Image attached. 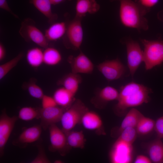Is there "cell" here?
<instances>
[{
  "label": "cell",
  "instance_id": "6da1fadb",
  "mask_svg": "<svg viewBox=\"0 0 163 163\" xmlns=\"http://www.w3.org/2000/svg\"><path fill=\"white\" fill-rule=\"evenodd\" d=\"M152 92L151 88L134 82L122 86L117 103L114 107L115 112L118 115H122L129 107L148 103L150 100L149 95Z\"/></svg>",
  "mask_w": 163,
  "mask_h": 163
},
{
  "label": "cell",
  "instance_id": "7a4b0ae2",
  "mask_svg": "<svg viewBox=\"0 0 163 163\" xmlns=\"http://www.w3.org/2000/svg\"><path fill=\"white\" fill-rule=\"evenodd\" d=\"M119 2V17L121 22L125 26L137 30H147L148 22L145 15L149 10L133 0H111Z\"/></svg>",
  "mask_w": 163,
  "mask_h": 163
},
{
  "label": "cell",
  "instance_id": "3957f363",
  "mask_svg": "<svg viewBox=\"0 0 163 163\" xmlns=\"http://www.w3.org/2000/svg\"><path fill=\"white\" fill-rule=\"evenodd\" d=\"M144 46L143 62L146 70H150L163 62V41L141 39Z\"/></svg>",
  "mask_w": 163,
  "mask_h": 163
},
{
  "label": "cell",
  "instance_id": "277c9868",
  "mask_svg": "<svg viewBox=\"0 0 163 163\" xmlns=\"http://www.w3.org/2000/svg\"><path fill=\"white\" fill-rule=\"evenodd\" d=\"M88 110L81 100L77 99L64 111L60 121L62 130L66 135L77 124L81 123L83 115Z\"/></svg>",
  "mask_w": 163,
  "mask_h": 163
},
{
  "label": "cell",
  "instance_id": "5b68a950",
  "mask_svg": "<svg viewBox=\"0 0 163 163\" xmlns=\"http://www.w3.org/2000/svg\"><path fill=\"white\" fill-rule=\"evenodd\" d=\"M19 33L26 42H32L45 49L49 46V42L44 34L37 27L35 21L30 18H25L22 22Z\"/></svg>",
  "mask_w": 163,
  "mask_h": 163
},
{
  "label": "cell",
  "instance_id": "8992f818",
  "mask_svg": "<svg viewBox=\"0 0 163 163\" xmlns=\"http://www.w3.org/2000/svg\"><path fill=\"white\" fill-rule=\"evenodd\" d=\"M82 18L75 16L71 21H67V29L62 38L65 47L73 50L80 49L83 39Z\"/></svg>",
  "mask_w": 163,
  "mask_h": 163
},
{
  "label": "cell",
  "instance_id": "52a82bcc",
  "mask_svg": "<svg viewBox=\"0 0 163 163\" xmlns=\"http://www.w3.org/2000/svg\"><path fill=\"white\" fill-rule=\"evenodd\" d=\"M97 67L109 81L121 78L124 75L126 70V67L118 58L106 60L98 65Z\"/></svg>",
  "mask_w": 163,
  "mask_h": 163
},
{
  "label": "cell",
  "instance_id": "ba28073f",
  "mask_svg": "<svg viewBox=\"0 0 163 163\" xmlns=\"http://www.w3.org/2000/svg\"><path fill=\"white\" fill-rule=\"evenodd\" d=\"M127 66L130 74L133 77L139 66L144 61L143 52L139 43L132 39L125 42Z\"/></svg>",
  "mask_w": 163,
  "mask_h": 163
},
{
  "label": "cell",
  "instance_id": "9c48e42d",
  "mask_svg": "<svg viewBox=\"0 0 163 163\" xmlns=\"http://www.w3.org/2000/svg\"><path fill=\"white\" fill-rule=\"evenodd\" d=\"M18 117L14 116L10 117L5 110L2 111L0 116V155L4 153L5 146L14 127Z\"/></svg>",
  "mask_w": 163,
  "mask_h": 163
},
{
  "label": "cell",
  "instance_id": "30bf717a",
  "mask_svg": "<svg viewBox=\"0 0 163 163\" xmlns=\"http://www.w3.org/2000/svg\"><path fill=\"white\" fill-rule=\"evenodd\" d=\"M67 61L73 73L90 74L94 70V67L93 62L81 51L76 56H69L67 58Z\"/></svg>",
  "mask_w": 163,
  "mask_h": 163
},
{
  "label": "cell",
  "instance_id": "8fae6325",
  "mask_svg": "<svg viewBox=\"0 0 163 163\" xmlns=\"http://www.w3.org/2000/svg\"><path fill=\"white\" fill-rule=\"evenodd\" d=\"M132 150V145L116 141L110 152V161L113 163L130 162Z\"/></svg>",
  "mask_w": 163,
  "mask_h": 163
},
{
  "label": "cell",
  "instance_id": "7c38bea8",
  "mask_svg": "<svg viewBox=\"0 0 163 163\" xmlns=\"http://www.w3.org/2000/svg\"><path fill=\"white\" fill-rule=\"evenodd\" d=\"M65 108L57 106L40 108V125L46 130L52 124L61 121Z\"/></svg>",
  "mask_w": 163,
  "mask_h": 163
},
{
  "label": "cell",
  "instance_id": "4fadbf2b",
  "mask_svg": "<svg viewBox=\"0 0 163 163\" xmlns=\"http://www.w3.org/2000/svg\"><path fill=\"white\" fill-rule=\"evenodd\" d=\"M48 129L50 142L49 150L58 151L61 153L68 145L66 134L56 124L51 125Z\"/></svg>",
  "mask_w": 163,
  "mask_h": 163
},
{
  "label": "cell",
  "instance_id": "5bb4252c",
  "mask_svg": "<svg viewBox=\"0 0 163 163\" xmlns=\"http://www.w3.org/2000/svg\"><path fill=\"white\" fill-rule=\"evenodd\" d=\"M42 127L40 125H34L25 129L15 141L16 145L25 146L29 143L38 140L41 136Z\"/></svg>",
  "mask_w": 163,
  "mask_h": 163
},
{
  "label": "cell",
  "instance_id": "9a60e30c",
  "mask_svg": "<svg viewBox=\"0 0 163 163\" xmlns=\"http://www.w3.org/2000/svg\"><path fill=\"white\" fill-rule=\"evenodd\" d=\"M100 5L96 0H77L75 17L83 18L86 14H94L100 9Z\"/></svg>",
  "mask_w": 163,
  "mask_h": 163
},
{
  "label": "cell",
  "instance_id": "2e32d148",
  "mask_svg": "<svg viewBox=\"0 0 163 163\" xmlns=\"http://www.w3.org/2000/svg\"><path fill=\"white\" fill-rule=\"evenodd\" d=\"M143 115L138 110L133 108L126 114L120 126L113 132V135L119 136L122 132L129 127L136 128L140 118Z\"/></svg>",
  "mask_w": 163,
  "mask_h": 163
},
{
  "label": "cell",
  "instance_id": "e0dca14e",
  "mask_svg": "<svg viewBox=\"0 0 163 163\" xmlns=\"http://www.w3.org/2000/svg\"><path fill=\"white\" fill-rule=\"evenodd\" d=\"M29 2L47 19L50 24L55 22L57 20L58 15L52 12V5L50 0H29Z\"/></svg>",
  "mask_w": 163,
  "mask_h": 163
},
{
  "label": "cell",
  "instance_id": "ac0fdd59",
  "mask_svg": "<svg viewBox=\"0 0 163 163\" xmlns=\"http://www.w3.org/2000/svg\"><path fill=\"white\" fill-rule=\"evenodd\" d=\"M67 21L55 22L45 31L44 35L49 42L54 41L62 38L67 29Z\"/></svg>",
  "mask_w": 163,
  "mask_h": 163
},
{
  "label": "cell",
  "instance_id": "d6986e66",
  "mask_svg": "<svg viewBox=\"0 0 163 163\" xmlns=\"http://www.w3.org/2000/svg\"><path fill=\"white\" fill-rule=\"evenodd\" d=\"M119 92L111 86H106L99 90L97 94L94 101L99 106L105 105L108 102L117 100Z\"/></svg>",
  "mask_w": 163,
  "mask_h": 163
},
{
  "label": "cell",
  "instance_id": "ffe728a7",
  "mask_svg": "<svg viewBox=\"0 0 163 163\" xmlns=\"http://www.w3.org/2000/svg\"><path fill=\"white\" fill-rule=\"evenodd\" d=\"M81 123L85 129L91 130L101 129L103 124L101 118L97 113L88 110L83 115Z\"/></svg>",
  "mask_w": 163,
  "mask_h": 163
},
{
  "label": "cell",
  "instance_id": "44dd1931",
  "mask_svg": "<svg viewBox=\"0 0 163 163\" xmlns=\"http://www.w3.org/2000/svg\"><path fill=\"white\" fill-rule=\"evenodd\" d=\"M75 95L63 87L59 88L54 92L53 97L57 105L66 108L69 107L75 101Z\"/></svg>",
  "mask_w": 163,
  "mask_h": 163
},
{
  "label": "cell",
  "instance_id": "7402d4cb",
  "mask_svg": "<svg viewBox=\"0 0 163 163\" xmlns=\"http://www.w3.org/2000/svg\"><path fill=\"white\" fill-rule=\"evenodd\" d=\"M82 80V77L79 74L71 72L60 80L58 84L75 95Z\"/></svg>",
  "mask_w": 163,
  "mask_h": 163
},
{
  "label": "cell",
  "instance_id": "603a6c76",
  "mask_svg": "<svg viewBox=\"0 0 163 163\" xmlns=\"http://www.w3.org/2000/svg\"><path fill=\"white\" fill-rule=\"evenodd\" d=\"M158 138L151 142L148 149V152L152 162L163 163V143Z\"/></svg>",
  "mask_w": 163,
  "mask_h": 163
},
{
  "label": "cell",
  "instance_id": "cb8c5ba5",
  "mask_svg": "<svg viewBox=\"0 0 163 163\" xmlns=\"http://www.w3.org/2000/svg\"><path fill=\"white\" fill-rule=\"evenodd\" d=\"M26 59L28 63L31 66L37 68L43 63V51L39 47L31 48L27 50Z\"/></svg>",
  "mask_w": 163,
  "mask_h": 163
},
{
  "label": "cell",
  "instance_id": "d4e9b609",
  "mask_svg": "<svg viewBox=\"0 0 163 163\" xmlns=\"http://www.w3.org/2000/svg\"><path fill=\"white\" fill-rule=\"evenodd\" d=\"M66 136L67 144L69 146L81 149L84 147L86 139L82 131H71Z\"/></svg>",
  "mask_w": 163,
  "mask_h": 163
},
{
  "label": "cell",
  "instance_id": "484cf974",
  "mask_svg": "<svg viewBox=\"0 0 163 163\" xmlns=\"http://www.w3.org/2000/svg\"><path fill=\"white\" fill-rule=\"evenodd\" d=\"M62 58L60 52L55 48L48 46L43 51V63L47 65H56L61 62Z\"/></svg>",
  "mask_w": 163,
  "mask_h": 163
},
{
  "label": "cell",
  "instance_id": "4316f807",
  "mask_svg": "<svg viewBox=\"0 0 163 163\" xmlns=\"http://www.w3.org/2000/svg\"><path fill=\"white\" fill-rule=\"evenodd\" d=\"M155 123L154 120L143 115L140 119L136 126L137 133L140 135L149 133L154 129Z\"/></svg>",
  "mask_w": 163,
  "mask_h": 163
},
{
  "label": "cell",
  "instance_id": "83f0119b",
  "mask_svg": "<svg viewBox=\"0 0 163 163\" xmlns=\"http://www.w3.org/2000/svg\"><path fill=\"white\" fill-rule=\"evenodd\" d=\"M18 117L20 119L25 121L40 119V108L31 107H23L20 110Z\"/></svg>",
  "mask_w": 163,
  "mask_h": 163
},
{
  "label": "cell",
  "instance_id": "f1b7e54d",
  "mask_svg": "<svg viewBox=\"0 0 163 163\" xmlns=\"http://www.w3.org/2000/svg\"><path fill=\"white\" fill-rule=\"evenodd\" d=\"M24 56L23 52L20 53L16 56L0 65V79L2 80L14 67Z\"/></svg>",
  "mask_w": 163,
  "mask_h": 163
},
{
  "label": "cell",
  "instance_id": "f546056e",
  "mask_svg": "<svg viewBox=\"0 0 163 163\" xmlns=\"http://www.w3.org/2000/svg\"><path fill=\"white\" fill-rule=\"evenodd\" d=\"M137 134L136 128L129 127L122 132L116 141L132 145L136 139Z\"/></svg>",
  "mask_w": 163,
  "mask_h": 163
},
{
  "label": "cell",
  "instance_id": "4dcf8cb0",
  "mask_svg": "<svg viewBox=\"0 0 163 163\" xmlns=\"http://www.w3.org/2000/svg\"><path fill=\"white\" fill-rule=\"evenodd\" d=\"M27 88L30 95L34 98L41 99L44 95L43 90L35 82L28 83Z\"/></svg>",
  "mask_w": 163,
  "mask_h": 163
},
{
  "label": "cell",
  "instance_id": "1f68e13d",
  "mask_svg": "<svg viewBox=\"0 0 163 163\" xmlns=\"http://www.w3.org/2000/svg\"><path fill=\"white\" fill-rule=\"evenodd\" d=\"M38 153L37 156L30 162L31 163H50V161L47 157L45 151L42 145L38 147Z\"/></svg>",
  "mask_w": 163,
  "mask_h": 163
},
{
  "label": "cell",
  "instance_id": "d6a6232c",
  "mask_svg": "<svg viewBox=\"0 0 163 163\" xmlns=\"http://www.w3.org/2000/svg\"><path fill=\"white\" fill-rule=\"evenodd\" d=\"M154 129L158 138H163V116L158 118L155 122Z\"/></svg>",
  "mask_w": 163,
  "mask_h": 163
},
{
  "label": "cell",
  "instance_id": "836d02e7",
  "mask_svg": "<svg viewBox=\"0 0 163 163\" xmlns=\"http://www.w3.org/2000/svg\"><path fill=\"white\" fill-rule=\"evenodd\" d=\"M41 100L42 108L57 106L53 97L44 94Z\"/></svg>",
  "mask_w": 163,
  "mask_h": 163
},
{
  "label": "cell",
  "instance_id": "e575fe53",
  "mask_svg": "<svg viewBox=\"0 0 163 163\" xmlns=\"http://www.w3.org/2000/svg\"><path fill=\"white\" fill-rule=\"evenodd\" d=\"M159 0H138V2L142 7L149 10L156 5Z\"/></svg>",
  "mask_w": 163,
  "mask_h": 163
},
{
  "label": "cell",
  "instance_id": "d590c367",
  "mask_svg": "<svg viewBox=\"0 0 163 163\" xmlns=\"http://www.w3.org/2000/svg\"><path fill=\"white\" fill-rule=\"evenodd\" d=\"M0 8L9 12L16 18H19L18 15L14 13L11 9L7 0H0Z\"/></svg>",
  "mask_w": 163,
  "mask_h": 163
},
{
  "label": "cell",
  "instance_id": "8d00e7d4",
  "mask_svg": "<svg viewBox=\"0 0 163 163\" xmlns=\"http://www.w3.org/2000/svg\"><path fill=\"white\" fill-rule=\"evenodd\" d=\"M152 162V161L150 159L142 155L137 156L134 162L135 163H151Z\"/></svg>",
  "mask_w": 163,
  "mask_h": 163
},
{
  "label": "cell",
  "instance_id": "74e56055",
  "mask_svg": "<svg viewBox=\"0 0 163 163\" xmlns=\"http://www.w3.org/2000/svg\"><path fill=\"white\" fill-rule=\"evenodd\" d=\"M6 50L5 48L2 44L0 43V61H2L5 57L6 55Z\"/></svg>",
  "mask_w": 163,
  "mask_h": 163
},
{
  "label": "cell",
  "instance_id": "f35d334b",
  "mask_svg": "<svg viewBox=\"0 0 163 163\" xmlns=\"http://www.w3.org/2000/svg\"><path fill=\"white\" fill-rule=\"evenodd\" d=\"M52 5H56L64 2L66 1H71L72 0H50Z\"/></svg>",
  "mask_w": 163,
  "mask_h": 163
},
{
  "label": "cell",
  "instance_id": "ab89813d",
  "mask_svg": "<svg viewBox=\"0 0 163 163\" xmlns=\"http://www.w3.org/2000/svg\"><path fill=\"white\" fill-rule=\"evenodd\" d=\"M55 163H62L64 162L60 159H57L55 160L54 162Z\"/></svg>",
  "mask_w": 163,
  "mask_h": 163
}]
</instances>
